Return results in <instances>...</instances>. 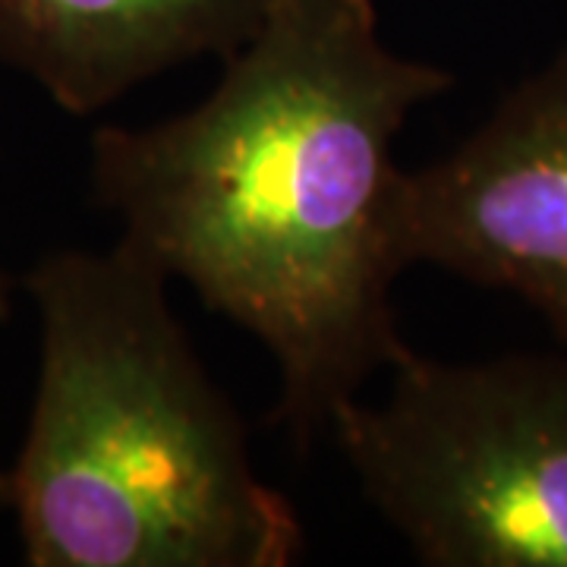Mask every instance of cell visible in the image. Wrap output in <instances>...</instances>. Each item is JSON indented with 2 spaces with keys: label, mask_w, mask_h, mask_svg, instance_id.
Masks as SVG:
<instances>
[{
  "label": "cell",
  "mask_w": 567,
  "mask_h": 567,
  "mask_svg": "<svg viewBox=\"0 0 567 567\" xmlns=\"http://www.w3.org/2000/svg\"><path fill=\"white\" fill-rule=\"evenodd\" d=\"M10 316V278H7V271L0 268V322Z\"/></svg>",
  "instance_id": "cell-6"
},
{
  "label": "cell",
  "mask_w": 567,
  "mask_h": 567,
  "mask_svg": "<svg viewBox=\"0 0 567 567\" xmlns=\"http://www.w3.org/2000/svg\"><path fill=\"white\" fill-rule=\"evenodd\" d=\"M328 435L429 567H567V347L442 363L406 347Z\"/></svg>",
  "instance_id": "cell-3"
},
{
  "label": "cell",
  "mask_w": 567,
  "mask_h": 567,
  "mask_svg": "<svg viewBox=\"0 0 567 567\" xmlns=\"http://www.w3.org/2000/svg\"><path fill=\"white\" fill-rule=\"evenodd\" d=\"M451 85L388 48L375 0H275L196 107L92 136L121 244L259 338L281 385L271 420L297 451L410 347L391 300L410 268L391 148Z\"/></svg>",
  "instance_id": "cell-1"
},
{
  "label": "cell",
  "mask_w": 567,
  "mask_h": 567,
  "mask_svg": "<svg viewBox=\"0 0 567 567\" xmlns=\"http://www.w3.org/2000/svg\"><path fill=\"white\" fill-rule=\"evenodd\" d=\"M117 240L32 265L39 385L10 511L32 567H287L303 520L252 466L249 432Z\"/></svg>",
  "instance_id": "cell-2"
},
{
  "label": "cell",
  "mask_w": 567,
  "mask_h": 567,
  "mask_svg": "<svg viewBox=\"0 0 567 567\" xmlns=\"http://www.w3.org/2000/svg\"><path fill=\"white\" fill-rule=\"evenodd\" d=\"M401 244L410 265L520 297L567 347V51L404 174Z\"/></svg>",
  "instance_id": "cell-4"
},
{
  "label": "cell",
  "mask_w": 567,
  "mask_h": 567,
  "mask_svg": "<svg viewBox=\"0 0 567 567\" xmlns=\"http://www.w3.org/2000/svg\"><path fill=\"white\" fill-rule=\"evenodd\" d=\"M275 0H0V61L89 117L196 58H234Z\"/></svg>",
  "instance_id": "cell-5"
},
{
  "label": "cell",
  "mask_w": 567,
  "mask_h": 567,
  "mask_svg": "<svg viewBox=\"0 0 567 567\" xmlns=\"http://www.w3.org/2000/svg\"><path fill=\"white\" fill-rule=\"evenodd\" d=\"M0 511H10V470L0 466Z\"/></svg>",
  "instance_id": "cell-7"
}]
</instances>
